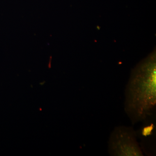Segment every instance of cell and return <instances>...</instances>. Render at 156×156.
I'll return each instance as SVG.
<instances>
[{"label":"cell","mask_w":156,"mask_h":156,"mask_svg":"<svg viewBox=\"0 0 156 156\" xmlns=\"http://www.w3.org/2000/svg\"><path fill=\"white\" fill-rule=\"evenodd\" d=\"M125 95V111L133 125L151 115L156 104L155 50L132 70Z\"/></svg>","instance_id":"cell-1"},{"label":"cell","mask_w":156,"mask_h":156,"mask_svg":"<svg viewBox=\"0 0 156 156\" xmlns=\"http://www.w3.org/2000/svg\"><path fill=\"white\" fill-rule=\"evenodd\" d=\"M108 152L113 156H142L143 153L132 127H116L109 140Z\"/></svg>","instance_id":"cell-2"},{"label":"cell","mask_w":156,"mask_h":156,"mask_svg":"<svg viewBox=\"0 0 156 156\" xmlns=\"http://www.w3.org/2000/svg\"><path fill=\"white\" fill-rule=\"evenodd\" d=\"M154 126L153 124H151L150 126H147L144 128L142 130V133L144 136H147L151 134L152 131L153 130Z\"/></svg>","instance_id":"cell-3"}]
</instances>
